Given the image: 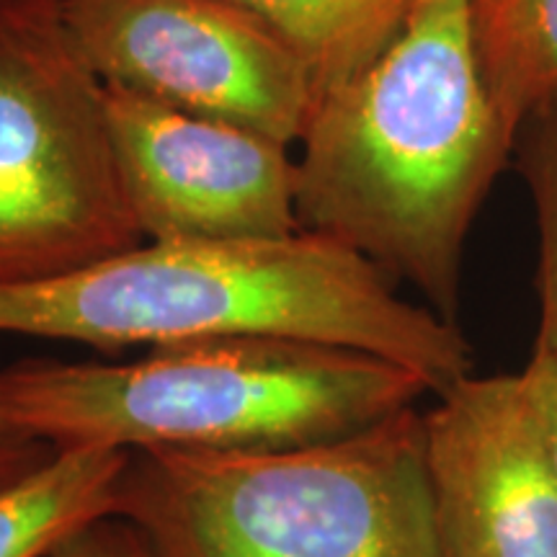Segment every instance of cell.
I'll list each match as a JSON object with an SVG mask.
<instances>
[{
  "mask_svg": "<svg viewBox=\"0 0 557 557\" xmlns=\"http://www.w3.org/2000/svg\"><path fill=\"white\" fill-rule=\"evenodd\" d=\"M377 263L329 235L143 240L81 271L0 287V333L99 351L222 336H289L377 354L431 393L472 372L455 320L398 295Z\"/></svg>",
  "mask_w": 557,
  "mask_h": 557,
  "instance_id": "obj_2",
  "label": "cell"
},
{
  "mask_svg": "<svg viewBox=\"0 0 557 557\" xmlns=\"http://www.w3.org/2000/svg\"><path fill=\"white\" fill-rule=\"evenodd\" d=\"M145 240L62 0H0V287L81 271Z\"/></svg>",
  "mask_w": 557,
  "mask_h": 557,
  "instance_id": "obj_5",
  "label": "cell"
},
{
  "mask_svg": "<svg viewBox=\"0 0 557 557\" xmlns=\"http://www.w3.org/2000/svg\"><path fill=\"white\" fill-rule=\"evenodd\" d=\"M83 58L107 86L171 109L302 139L318 107L310 70L235 0H62Z\"/></svg>",
  "mask_w": 557,
  "mask_h": 557,
  "instance_id": "obj_6",
  "label": "cell"
},
{
  "mask_svg": "<svg viewBox=\"0 0 557 557\" xmlns=\"http://www.w3.org/2000/svg\"><path fill=\"white\" fill-rule=\"evenodd\" d=\"M431 393L403 364L289 336L156 346L124 364L24 359L0 410L54 449L263 451L331 442Z\"/></svg>",
  "mask_w": 557,
  "mask_h": 557,
  "instance_id": "obj_3",
  "label": "cell"
},
{
  "mask_svg": "<svg viewBox=\"0 0 557 557\" xmlns=\"http://www.w3.org/2000/svg\"><path fill=\"white\" fill-rule=\"evenodd\" d=\"M519 139H524L521 163L540 227V320L532 351H545L557 348V101L534 114Z\"/></svg>",
  "mask_w": 557,
  "mask_h": 557,
  "instance_id": "obj_12",
  "label": "cell"
},
{
  "mask_svg": "<svg viewBox=\"0 0 557 557\" xmlns=\"http://www.w3.org/2000/svg\"><path fill=\"white\" fill-rule=\"evenodd\" d=\"M50 557H160L152 542L129 521L103 517L67 534Z\"/></svg>",
  "mask_w": 557,
  "mask_h": 557,
  "instance_id": "obj_13",
  "label": "cell"
},
{
  "mask_svg": "<svg viewBox=\"0 0 557 557\" xmlns=\"http://www.w3.org/2000/svg\"><path fill=\"white\" fill-rule=\"evenodd\" d=\"M470 24L493 107L519 139L557 101V0H470Z\"/></svg>",
  "mask_w": 557,
  "mask_h": 557,
  "instance_id": "obj_10",
  "label": "cell"
},
{
  "mask_svg": "<svg viewBox=\"0 0 557 557\" xmlns=\"http://www.w3.org/2000/svg\"><path fill=\"white\" fill-rule=\"evenodd\" d=\"M295 50L325 96L398 37L416 0H235ZM320 101V99H318Z\"/></svg>",
  "mask_w": 557,
  "mask_h": 557,
  "instance_id": "obj_11",
  "label": "cell"
},
{
  "mask_svg": "<svg viewBox=\"0 0 557 557\" xmlns=\"http://www.w3.org/2000/svg\"><path fill=\"white\" fill-rule=\"evenodd\" d=\"M423 413L442 557H557V472L521 372H470Z\"/></svg>",
  "mask_w": 557,
  "mask_h": 557,
  "instance_id": "obj_8",
  "label": "cell"
},
{
  "mask_svg": "<svg viewBox=\"0 0 557 557\" xmlns=\"http://www.w3.org/2000/svg\"><path fill=\"white\" fill-rule=\"evenodd\" d=\"M114 513L160 557H442L421 410L292 449H137Z\"/></svg>",
  "mask_w": 557,
  "mask_h": 557,
  "instance_id": "obj_4",
  "label": "cell"
},
{
  "mask_svg": "<svg viewBox=\"0 0 557 557\" xmlns=\"http://www.w3.org/2000/svg\"><path fill=\"white\" fill-rule=\"evenodd\" d=\"M107 114L145 240H259L302 230L289 145L114 86Z\"/></svg>",
  "mask_w": 557,
  "mask_h": 557,
  "instance_id": "obj_7",
  "label": "cell"
},
{
  "mask_svg": "<svg viewBox=\"0 0 557 557\" xmlns=\"http://www.w3.org/2000/svg\"><path fill=\"white\" fill-rule=\"evenodd\" d=\"M299 145L302 230L455 320L465 243L517 145L480 73L470 0H416L385 52L320 96Z\"/></svg>",
  "mask_w": 557,
  "mask_h": 557,
  "instance_id": "obj_1",
  "label": "cell"
},
{
  "mask_svg": "<svg viewBox=\"0 0 557 557\" xmlns=\"http://www.w3.org/2000/svg\"><path fill=\"white\" fill-rule=\"evenodd\" d=\"M129 451L60 449L45 468L0 487V557H50L67 534L114 513Z\"/></svg>",
  "mask_w": 557,
  "mask_h": 557,
  "instance_id": "obj_9",
  "label": "cell"
},
{
  "mask_svg": "<svg viewBox=\"0 0 557 557\" xmlns=\"http://www.w3.org/2000/svg\"><path fill=\"white\" fill-rule=\"evenodd\" d=\"M58 451L50 442L18 426L0 410V487L45 468Z\"/></svg>",
  "mask_w": 557,
  "mask_h": 557,
  "instance_id": "obj_15",
  "label": "cell"
},
{
  "mask_svg": "<svg viewBox=\"0 0 557 557\" xmlns=\"http://www.w3.org/2000/svg\"><path fill=\"white\" fill-rule=\"evenodd\" d=\"M521 377L557 472V348L532 351V359L521 369Z\"/></svg>",
  "mask_w": 557,
  "mask_h": 557,
  "instance_id": "obj_14",
  "label": "cell"
}]
</instances>
